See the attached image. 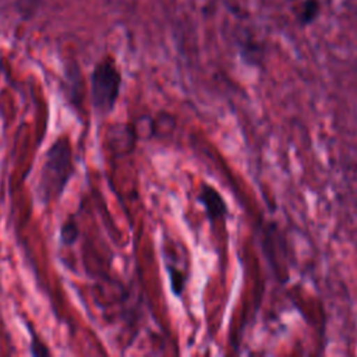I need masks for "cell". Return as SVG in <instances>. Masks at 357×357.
Masks as SVG:
<instances>
[{"mask_svg":"<svg viewBox=\"0 0 357 357\" xmlns=\"http://www.w3.org/2000/svg\"><path fill=\"white\" fill-rule=\"evenodd\" d=\"M73 172L71 145L68 138L61 137L46 152L38 183L40 199L46 204L57 199L63 194Z\"/></svg>","mask_w":357,"mask_h":357,"instance_id":"6da1fadb","label":"cell"},{"mask_svg":"<svg viewBox=\"0 0 357 357\" xmlns=\"http://www.w3.org/2000/svg\"><path fill=\"white\" fill-rule=\"evenodd\" d=\"M121 74L113 60L106 59L99 61L91 75V98L93 107L100 114H107L113 110L120 93Z\"/></svg>","mask_w":357,"mask_h":357,"instance_id":"7a4b0ae2","label":"cell"},{"mask_svg":"<svg viewBox=\"0 0 357 357\" xmlns=\"http://www.w3.org/2000/svg\"><path fill=\"white\" fill-rule=\"evenodd\" d=\"M201 202L205 205L206 212L211 218H220L226 212V205L219 195V192L215 191L212 187H205L201 194Z\"/></svg>","mask_w":357,"mask_h":357,"instance_id":"3957f363","label":"cell"},{"mask_svg":"<svg viewBox=\"0 0 357 357\" xmlns=\"http://www.w3.org/2000/svg\"><path fill=\"white\" fill-rule=\"evenodd\" d=\"M319 11V4L317 0H308L303 4V8L300 11V21L303 24H310L315 20Z\"/></svg>","mask_w":357,"mask_h":357,"instance_id":"277c9868","label":"cell"},{"mask_svg":"<svg viewBox=\"0 0 357 357\" xmlns=\"http://www.w3.org/2000/svg\"><path fill=\"white\" fill-rule=\"evenodd\" d=\"M32 353L35 356H38V354H49V350L46 349V346L42 342H39V339H36V336H33V339H32Z\"/></svg>","mask_w":357,"mask_h":357,"instance_id":"5b68a950","label":"cell"}]
</instances>
